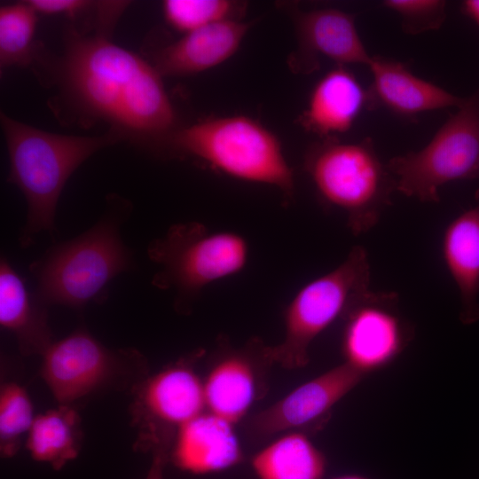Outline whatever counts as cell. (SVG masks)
<instances>
[{
	"mask_svg": "<svg viewBox=\"0 0 479 479\" xmlns=\"http://www.w3.org/2000/svg\"><path fill=\"white\" fill-rule=\"evenodd\" d=\"M59 69L78 107L138 143L164 149L179 128L153 65L104 36L71 34Z\"/></svg>",
	"mask_w": 479,
	"mask_h": 479,
	"instance_id": "1",
	"label": "cell"
},
{
	"mask_svg": "<svg viewBox=\"0 0 479 479\" xmlns=\"http://www.w3.org/2000/svg\"><path fill=\"white\" fill-rule=\"evenodd\" d=\"M130 210L124 200L110 201L96 224L53 246L32 264L35 296L43 304L81 310L102 297L114 278L134 267L133 255L121 238Z\"/></svg>",
	"mask_w": 479,
	"mask_h": 479,
	"instance_id": "2",
	"label": "cell"
},
{
	"mask_svg": "<svg viewBox=\"0 0 479 479\" xmlns=\"http://www.w3.org/2000/svg\"><path fill=\"white\" fill-rule=\"evenodd\" d=\"M9 161V181L27 202L20 241L29 246L35 236L55 229L56 207L73 172L90 155L113 144L115 137L55 134L22 123L1 113Z\"/></svg>",
	"mask_w": 479,
	"mask_h": 479,
	"instance_id": "3",
	"label": "cell"
},
{
	"mask_svg": "<svg viewBox=\"0 0 479 479\" xmlns=\"http://www.w3.org/2000/svg\"><path fill=\"white\" fill-rule=\"evenodd\" d=\"M164 149L201 160L233 178L272 186L287 200L294 197V171L279 137L251 117H212L178 128Z\"/></svg>",
	"mask_w": 479,
	"mask_h": 479,
	"instance_id": "4",
	"label": "cell"
},
{
	"mask_svg": "<svg viewBox=\"0 0 479 479\" xmlns=\"http://www.w3.org/2000/svg\"><path fill=\"white\" fill-rule=\"evenodd\" d=\"M304 169L322 202L342 212L355 235L378 224L397 192L396 179L370 137L323 138L307 151Z\"/></svg>",
	"mask_w": 479,
	"mask_h": 479,
	"instance_id": "5",
	"label": "cell"
},
{
	"mask_svg": "<svg viewBox=\"0 0 479 479\" xmlns=\"http://www.w3.org/2000/svg\"><path fill=\"white\" fill-rule=\"evenodd\" d=\"M147 255L159 267L152 284L173 292L177 308L186 310L208 286L245 269L249 246L237 232L187 222L173 224L153 240Z\"/></svg>",
	"mask_w": 479,
	"mask_h": 479,
	"instance_id": "6",
	"label": "cell"
},
{
	"mask_svg": "<svg viewBox=\"0 0 479 479\" xmlns=\"http://www.w3.org/2000/svg\"><path fill=\"white\" fill-rule=\"evenodd\" d=\"M370 277L367 253L356 246L335 268L302 287L285 310L283 340L267 347L272 364L306 366L311 343L370 290Z\"/></svg>",
	"mask_w": 479,
	"mask_h": 479,
	"instance_id": "7",
	"label": "cell"
},
{
	"mask_svg": "<svg viewBox=\"0 0 479 479\" xmlns=\"http://www.w3.org/2000/svg\"><path fill=\"white\" fill-rule=\"evenodd\" d=\"M145 357L113 349L84 328L54 341L42 355L40 375L60 405L106 390L137 388L148 376Z\"/></svg>",
	"mask_w": 479,
	"mask_h": 479,
	"instance_id": "8",
	"label": "cell"
},
{
	"mask_svg": "<svg viewBox=\"0 0 479 479\" xmlns=\"http://www.w3.org/2000/svg\"><path fill=\"white\" fill-rule=\"evenodd\" d=\"M387 166L397 192L421 202H438L446 184L479 178V90L465 98L424 147L395 156Z\"/></svg>",
	"mask_w": 479,
	"mask_h": 479,
	"instance_id": "9",
	"label": "cell"
},
{
	"mask_svg": "<svg viewBox=\"0 0 479 479\" xmlns=\"http://www.w3.org/2000/svg\"><path fill=\"white\" fill-rule=\"evenodd\" d=\"M132 406L138 445L151 452L171 447L177 430L206 411L203 380L181 361L148 376Z\"/></svg>",
	"mask_w": 479,
	"mask_h": 479,
	"instance_id": "10",
	"label": "cell"
},
{
	"mask_svg": "<svg viewBox=\"0 0 479 479\" xmlns=\"http://www.w3.org/2000/svg\"><path fill=\"white\" fill-rule=\"evenodd\" d=\"M395 292L369 290L344 316L341 350L345 364L365 374L391 364L408 345L411 326Z\"/></svg>",
	"mask_w": 479,
	"mask_h": 479,
	"instance_id": "11",
	"label": "cell"
},
{
	"mask_svg": "<svg viewBox=\"0 0 479 479\" xmlns=\"http://www.w3.org/2000/svg\"><path fill=\"white\" fill-rule=\"evenodd\" d=\"M365 377L345 363L333 367L255 413L247 421V432L258 441L279 433L316 432L330 419L336 404Z\"/></svg>",
	"mask_w": 479,
	"mask_h": 479,
	"instance_id": "12",
	"label": "cell"
},
{
	"mask_svg": "<svg viewBox=\"0 0 479 479\" xmlns=\"http://www.w3.org/2000/svg\"><path fill=\"white\" fill-rule=\"evenodd\" d=\"M259 339L235 349L223 344L203 380L206 411L233 425L240 422L263 396L267 366L272 365Z\"/></svg>",
	"mask_w": 479,
	"mask_h": 479,
	"instance_id": "13",
	"label": "cell"
},
{
	"mask_svg": "<svg viewBox=\"0 0 479 479\" xmlns=\"http://www.w3.org/2000/svg\"><path fill=\"white\" fill-rule=\"evenodd\" d=\"M292 11L297 49L290 66L294 71L312 73L321 58L341 66L368 65L372 55L359 35L354 14L334 8Z\"/></svg>",
	"mask_w": 479,
	"mask_h": 479,
	"instance_id": "14",
	"label": "cell"
},
{
	"mask_svg": "<svg viewBox=\"0 0 479 479\" xmlns=\"http://www.w3.org/2000/svg\"><path fill=\"white\" fill-rule=\"evenodd\" d=\"M234 426L203 412L177 430L169 460L180 470L196 475L220 473L238 466L244 455Z\"/></svg>",
	"mask_w": 479,
	"mask_h": 479,
	"instance_id": "15",
	"label": "cell"
},
{
	"mask_svg": "<svg viewBox=\"0 0 479 479\" xmlns=\"http://www.w3.org/2000/svg\"><path fill=\"white\" fill-rule=\"evenodd\" d=\"M365 109H374L369 88L346 66L335 65L313 86L299 122L322 138L336 137L348 132Z\"/></svg>",
	"mask_w": 479,
	"mask_h": 479,
	"instance_id": "16",
	"label": "cell"
},
{
	"mask_svg": "<svg viewBox=\"0 0 479 479\" xmlns=\"http://www.w3.org/2000/svg\"><path fill=\"white\" fill-rule=\"evenodd\" d=\"M367 67L374 108L383 106L397 116L411 119L426 112L457 108L465 99L417 76L401 61L373 55Z\"/></svg>",
	"mask_w": 479,
	"mask_h": 479,
	"instance_id": "17",
	"label": "cell"
},
{
	"mask_svg": "<svg viewBox=\"0 0 479 479\" xmlns=\"http://www.w3.org/2000/svg\"><path fill=\"white\" fill-rule=\"evenodd\" d=\"M254 21L229 20L184 34L154 56L161 76H185L211 69L232 57Z\"/></svg>",
	"mask_w": 479,
	"mask_h": 479,
	"instance_id": "18",
	"label": "cell"
},
{
	"mask_svg": "<svg viewBox=\"0 0 479 479\" xmlns=\"http://www.w3.org/2000/svg\"><path fill=\"white\" fill-rule=\"evenodd\" d=\"M445 268L460 302V321L479 320V189L475 201L446 225L441 240Z\"/></svg>",
	"mask_w": 479,
	"mask_h": 479,
	"instance_id": "19",
	"label": "cell"
},
{
	"mask_svg": "<svg viewBox=\"0 0 479 479\" xmlns=\"http://www.w3.org/2000/svg\"><path fill=\"white\" fill-rule=\"evenodd\" d=\"M0 326L15 337L25 356H42L54 342L47 306L30 294L4 257L0 261Z\"/></svg>",
	"mask_w": 479,
	"mask_h": 479,
	"instance_id": "20",
	"label": "cell"
},
{
	"mask_svg": "<svg viewBox=\"0 0 479 479\" xmlns=\"http://www.w3.org/2000/svg\"><path fill=\"white\" fill-rule=\"evenodd\" d=\"M250 465L257 479H324L325 453L302 431H290L255 452Z\"/></svg>",
	"mask_w": 479,
	"mask_h": 479,
	"instance_id": "21",
	"label": "cell"
},
{
	"mask_svg": "<svg viewBox=\"0 0 479 479\" xmlns=\"http://www.w3.org/2000/svg\"><path fill=\"white\" fill-rule=\"evenodd\" d=\"M81 417L72 405H60L35 416L27 435L26 448L32 459L62 469L80 453Z\"/></svg>",
	"mask_w": 479,
	"mask_h": 479,
	"instance_id": "22",
	"label": "cell"
},
{
	"mask_svg": "<svg viewBox=\"0 0 479 479\" xmlns=\"http://www.w3.org/2000/svg\"><path fill=\"white\" fill-rule=\"evenodd\" d=\"M36 12L27 3L0 8V67L26 66L32 61Z\"/></svg>",
	"mask_w": 479,
	"mask_h": 479,
	"instance_id": "23",
	"label": "cell"
},
{
	"mask_svg": "<svg viewBox=\"0 0 479 479\" xmlns=\"http://www.w3.org/2000/svg\"><path fill=\"white\" fill-rule=\"evenodd\" d=\"M34 407L25 388L9 381L0 390V452L8 459L19 452L22 437L35 420Z\"/></svg>",
	"mask_w": 479,
	"mask_h": 479,
	"instance_id": "24",
	"label": "cell"
},
{
	"mask_svg": "<svg viewBox=\"0 0 479 479\" xmlns=\"http://www.w3.org/2000/svg\"><path fill=\"white\" fill-rule=\"evenodd\" d=\"M245 4L231 0H165L162 12L167 23L186 34L201 27L239 18Z\"/></svg>",
	"mask_w": 479,
	"mask_h": 479,
	"instance_id": "25",
	"label": "cell"
},
{
	"mask_svg": "<svg viewBox=\"0 0 479 479\" xmlns=\"http://www.w3.org/2000/svg\"><path fill=\"white\" fill-rule=\"evenodd\" d=\"M382 4L399 17L403 31L412 35L437 30L446 19L444 0H385Z\"/></svg>",
	"mask_w": 479,
	"mask_h": 479,
	"instance_id": "26",
	"label": "cell"
},
{
	"mask_svg": "<svg viewBox=\"0 0 479 479\" xmlns=\"http://www.w3.org/2000/svg\"><path fill=\"white\" fill-rule=\"evenodd\" d=\"M27 3L36 13L66 14L68 16L76 15L91 5V2L84 0H29Z\"/></svg>",
	"mask_w": 479,
	"mask_h": 479,
	"instance_id": "27",
	"label": "cell"
},
{
	"mask_svg": "<svg viewBox=\"0 0 479 479\" xmlns=\"http://www.w3.org/2000/svg\"><path fill=\"white\" fill-rule=\"evenodd\" d=\"M170 449L161 448L152 452L153 458L145 479H164V468L169 460Z\"/></svg>",
	"mask_w": 479,
	"mask_h": 479,
	"instance_id": "28",
	"label": "cell"
},
{
	"mask_svg": "<svg viewBox=\"0 0 479 479\" xmlns=\"http://www.w3.org/2000/svg\"><path fill=\"white\" fill-rule=\"evenodd\" d=\"M464 13L479 25V0H466L462 4Z\"/></svg>",
	"mask_w": 479,
	"mask_h": 479,
	"instance_id": "29",
	"label": "cell"
},
{
	"mask_svg": "<svg viewBox=\"0 0 479 479\" xmlns=\"http://www.w3.org/2000/svg\"><path fill=\"white\" fill-rule=\"evenodd\" d=\"M331 479H370L366 476L357 474H343L332 477Z\"/></svg>",
	"mask_w": 479,
	"mask_h": 479,
	"instance_id": "30",
	"label": "cell"
}]
</instances>
